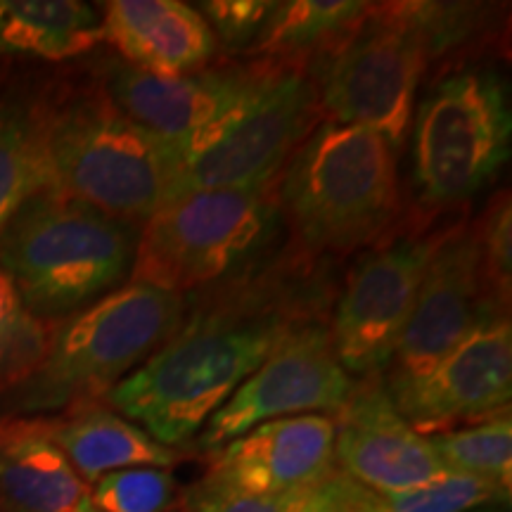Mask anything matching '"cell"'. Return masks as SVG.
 I'll return each instance as SVG.
<instances>
[{"mask_svg": "<svg viewBox=\"0 0 512 512\" xmlns=\"http://www.w3.org/2000/svg\"><path fill=\"white\" fill-rule=\"evenodd\" d=\"M48 432L86 486L128 467L171 470L185 458L183 451L162 446L143 427L102 403L72 408L62 418L48 420Z\"/></svg>", "mask_w": 512, "mask_h": 512, "instance_id": "d6986e66", "label": "cell"}, {"mask_svg": "<svg viewBox=\"0 0 512 512\" xmlns=\"http://www.w3.org/2000/svg\"><path fill=\"white\" fill-rule=\"evenodd\" d=\"M278 64L221 60L195 74L169 79L140 72L119 57H107L95 69V81L128 119L174 147L183 159L259 93Z\"/></svg>", "mask_w": 512, "mask_h": 512, "instance_id": "8fae6325", "label": "cell"}, {"mask_svg": "<svg viewBox=\"0 0 512 512\" xmlns=\"http://www.w3.org/2000/svg\"><path fill=\"white\" fill-rule=\"evenodd\" d=\"M102 43L100 10L79 0H0V60L64 62Z\"/></svg>", "mask_w": 512, "mask_h": 512, "instance_id": "ffe728a7", "label": "cell"}, {"mask_svg": "<svg viewBox=\"0 0 512 512\" xmlns=\"http://www.w3.org/2000/svg\"><path fill=\"white\" fill-rule=\"evenodd\" d=\"M185 297L133 283L53 323L41 366L19 387L22 406L83 408L102 403L181 328Z\"/></svg>", "mask_w": 512, "mask_h": 512, "instance_id": "52a82bcc", "label": "cell"}, {"mask_svg": "<svg viewBox=\"0 0 512 512\" xmlns=\"http://www.w3.org/2000/svg\"><path fill=\"white\" fill-rule=\"evenodd\" d=\"M354 387L356 380L332 351L328 323L311 320L297 325L211 415L197 434V448L211 453L271 420L335 415L349 401Z\"/></svg>", "mask_w": 512, "mask_h": 512, "instance_id": "7c38bea8", "label": "cell"}, {"mask_svg": "<svg viewBox=\"0 0 512 512\" xmlns=\"http://www.w3.org/2000/svg\"><path fill=\"white\" fill-rule=\"evenodd\" d=\"M344 477L335 470L328 479L290 494H242L200 482L181 494L174 512H342Z\"/></svg>", "mask_w": 512, "mask_h": 512, "instance_id": "d4e9b609", "label": "cell"}, {"mask_svg": "<svg viewBox=\"0 0 512 512\" xmlns=\"http://www.w3.org/2000/svg\"><path fill=\"white\" fill-rule=\"evenodd\" d=\"M53 323L31 316L0 273V394L19 389L41 366Z\"/></svg>", "mask_w": 512, "mask_h": 512, "instance_id": "484cf974", "label": "cell"}, {"mask_svg": "<svg viewBox=\"0 0 512 512\" xmlns=\"http://www.w3.org/2000/svg\"><path fill=\"white\" fill-rule=\"evenodd\" d=\"M140 226L53 188L36 192L0 233V273L31 316L60 323L131 280Z\"/></svg>", "mask_w": 512, "mask_h": 512, "instance_id": "277c9868", "label": "cell"}, {"mask_svg": "<svg viewBox=\"0 0 512 512\" xmlns=\"http://www.w3.org/2000/svg\"><path fill=\"white\" fill-rule=\"evenodd\" d=\"M278 226L275 183L176 197L140 226L131 280L188 297L266 256Z\"/></svg>", "mask_w": 512, "mask_h": 512, "instance_id": "ba28073f", "label": "cell"}, {"mask_svg": "<svg viewBox=\"0 0 512 512\" xmlns=\"http://www.w3.org/2000/svg\"><path fill=\"white\" fill-rule=\"evenodd\" d=\"M446 228L415 211L358 256L328 323L332 351L354 380L387 373Z\"/></svg>", "mask_w": 512, "mask_h": 512, "instance_id": "9c48e42d", "label": "cell"}, {"mask_svg": "<svg viewBox=\"0 0 512 512\" xmlns=\"http://www.w3.org/2000/svg\"><path fill=\"white\" fill-rule=\"evenodd\" d=\"M335 420V470L375 494H401L446 477L430 439L396 411L382 375L356 380Z\"/></svg>", "mask_w": 512, "mask_h": 512, "instance_id": "9a60e30c", "label": "cell"}, {"mask_svg": "<svg viewBox=\"0 0 512 512\" xmlns=\"http://www.w3.org/2000/svg\"><path fill=\"white\" fill-rule=\"evenodd\" d=\"M389 399L425 437L510 413V313L486 311L444 358L415 380L384 382Z\"/></svg>", "mask_w": 512, "mask_h": 512, "instance_id": "4fadbf2b", "label": "cell"}, {"mask_svg": "<svg viewBox=\"0 0 512 512\" xmlns=\"http://www.w3.org/2000/svg\"><path fill=\"white\" fill-rule=\"evenodd\" d=\"M503 503H510V491L460 475H446L401 494H375L344 477L342 512H472Z\"/></svg>", "mask_w": 512, "mask_h": 512, "instance_id": "603a6c76", "label": "cell"}, {"mask_svg": "<svg viewBox=\"0 0 512 512\" xmlns=\"http://www.w3.org/2000/svg\"><path fill=\"white\" fill-rule=\"evenodd\" d=\"M72 512H102L100 508H98V505H95L93 501H91V496H83L81 498V501H79V505H76V508L72 510Z\"/></svg>", "mask_w": 512, "mask_h": 512, "instance_id": "f546056e", "label": "cell"}, {"mask_svg": "<svg viewBox=\"0 0 512 512\" xmlns=\"http://www.w3.org/2000/svg\"><path fill=\"white\" fill-rule=\"evenodd\" d=\"M332 415H294L256 425L207 453L202 482L242 494H290L335 472Z\"/></svg>", "mask_w": 512, "mask_h": 512, "instance_id": "2e32d148", "label": "cell"}, {"mask_svg": "<svg viewBox=\"0 0 512 512\" xmlns=\"http://www.w3.org/2000/svg\"><path fill=\"white\" fill-rule=\"evenodd\" d=\"M86 494L46 418H0V512H72Z\"/></svg>", "mask_w": 512, "mask_h": 512, "instance_id": "ac0fdd59", "label": "cell"}, {"mask_svg": "<svg viewBox=\"0 0 512 512\" xmlns=\"http://www.w3.org/2000/svg\"><path fill=\"white\" fill-rule=\"evenodd\" d=\"M477 235L479 261L486 299L494 309L510 313L512 299V202L503 188L491 197L479 219L472 221Z\"/></svg>", "mask_w": 512, "mask_h": 512, "instance_id": "83f0119b", "label": "cell"}, {"mask_svg": "<svg viewBox=\"0 0 512 512\" xmlns=\"http://www.w3.org/2000/svg\"><path fill=\"white\" fill-rule=\"evenodd\" d=\"M370 3L356 0H287L275 3L249 50L254 60L309 67L356 22Z\"/></svg>", "mask_w": 512, "mask_h": 512, "instance_id": "44dd1931", "label": "cell"}, {"mask_svg": "<svg viewBox=\"0 0 512 512\" xmlns=\"http://www.w3.org/2000/svg\"><path fill=\"white\" fill-rule=\"evenodd\" d=\"M486 311L498 309L486 299L475 226L472 221L448 223L382 380L403 382L425 375Z\"/></svg>", "mask_w": 512, "mask_h": 512, "instance_id": "5bb4252c", "label": "cell"}, {"mask_svg": "<svg viewBox=\"0 0 512 512\" xmlns=\"http://www.w3.org/2000/svg\"><path fill=\"white\" fill-rule=\"evenodd\" d=\"M102 512H174L181 498L169 467H128L88 486Z\"/></svg>", "mask_w": 512, "mask_h": 512, "instance_id": "4316f807", "label": "cell"}, {"mask_svg": "<svg viewBox=\"0 0 512 512\" xmlns=\"http://www.w3.org/2000/svg\"><path fill=\"white\" fill-rule=\"evenodd\" d=\"M100 34L119 60L155 76H185L216 62L219 43L202 12L181 0H110Z\"/></svg>", "mask_w": 512, "mask_h": 512, "instance_id": "e0dca14e", "label": "cell"}, {"mask_svg": "<svg viewBox=\"0 0 512 512\" xmlns=\"http://www.w3.org/2000/svg\"><path fill=\"white\" fill-rule=\"evenodd\" d=\"M271 0H209L200 3L197 10L207 19L214 31L219 50L230 53H249L264 29L268 15L273 10Z\"/></svg>", "mask_w": 512, "mask_h": 512, "instance_id": "f1b7e54d", "label": "cell"}, {"mask_svg": "<svg viewBox=\"0 0 512 512\" xmlns=\"http://www.w3.org/2000/svg\"><path fill=\"white\" fill-rule=\"evenodd\" d=\"M427 439L448 475L482 479L498 489L512 491L510 413L472 427L432 434Z\"/></svg>", "mask_w": 512, "mask_h": 512, "instance_id": "cb8c5ba5", "label": "cell"}, {"mask_svg": "<svg viewBox=\"0 0 512 512\" xmlns=\"http://www.w3.org/2000/svg\"><path fill=\"white\" fill-rule=\"evenodd\" d=\"M472 512H503V510L496 508V505H491V508H479V510H472Z\"/></svg>", "mask_w": 512, "mask_h": 512, "instance_id": "4dcf8cb0", "label": "cell"}, {"mask_svg": "<svg viewBox=\"0 0 512 512\" xmlns=\"http://www.w3.org/2000/svg\"><path fill=\"white\" fill-rule=\"evenodd\" d=\"M50 188L38 93L0 98V233L36 192Z\"/></svg>", "mask_w": 512, "mask_h": 512, "instance_id": "7402d4cb", "label": "cell"}, {"mask_svg": "<svg viewBox=\"0 0 512 512\" xmlns=\"http://www.w3.org/2000/svg\"><path fill=\"white\" fill-rule=\"evenodd\" d=\"M50 188L143 226L169 197L181 157L110 100L98 81L38 93Z\"/></svg>", "mask_w": 512, "mask_h": 512, "instance_id": "3957f363", "label": "cell"}, {"mask_svg": "<svg viewBox=\"0 0 512 512\" xmlns=\"http://www.w3.org/2000/svg\"><path fill=\"white\" fill-rule=\"evenodd\" d=\"M275 204L311 259L366 252L408 219L399 152L368 128L320 121L280 171Z\"/></svg>", "mask_w": 512, "mask_h": 512, "instance_id": "7a4b0ae2", "label": "cell"}, {"mask_svg": "<svg viewBox=\"0 0 512 512\" xmlns=\"http://www.w3.org/2000/svg\"><path fill=\"white\" fill-rule=\"evenodd\" d=\"M437 60V5L370 3L306 72L323 121L375 131L401 155L420 86Z\"/></svg>", "mask_w": 512, "mask_h": 512, "instance_id": "5b68a950", "label": "cell"}, {"mask_svg": "<svg viewBox=\"0 0 512 512\" xmlns=\"http://www.w3.org/2000/svg\"><path fill=\"white\" fill-rule=\"evenodd\" d=\"M411 190L418 214L465 207L494 183L512 150L510 88L496 67L460 62L418 95L411 119Z\"/></svg>", "mask_w": 512, "mask_h": 512, "instance_id": "8992f818", "label": "cell"}, {"mask_svg": "<svg viewBox=\"0 0 512 512\" xmlns=\"http://www.w3.org/2000/svg\"><path fill=\"white\" fill-rule=\"evenodd\" d=\"M325 306L328 294L311 256L294 249L275 266L254 261L219 287L188 294L176 335L102 406L162 446H188L275 344L297 325L323 320Z\"/></svg>", "mask_w": 512, "mask_h": 512, "instance_id": "6da1fadb", "label": "cell"}, {"mask_svg": "<svg viewBox=\"0 0 512 512\" xmlns=\"http://www.w3.org/2000/svg\"><path fill=\"white\" fill-rule=\"evenodd\" d=\"M320 121L323 117L309 72L278 64L259 93L181 159L166 202L197 190L273 185L294 150Z\"/></svg>", "mask_w": 512, "mask_h": 512, "instance_id": "30bf717a", "label": "cell"}]
</instances>
